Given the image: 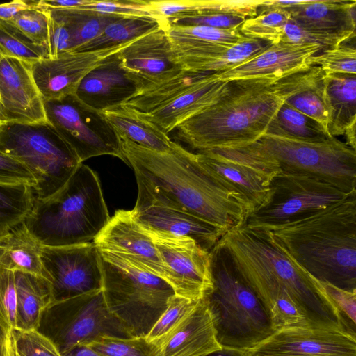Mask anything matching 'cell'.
I'll return each instance as SVG.
<instances>
[{
    "mask_svg": "<svg viewBox=\"0 0 356 356\" xmlns=\"http://www.w3.org/2000/svg\"><path fill=\"white\" fill-rule=\"evenodd\" d=\"M119 137L138 184L135 209L154 205L179 210L224 234L245 223L252 212L248 203L225 188L199 163L195 154L181 145L172 141L170 151L159 152Z\"/></svg>",
    "mask_w": 356,
    "mask_h": 356,
    "instance_id": "cell-1",
    "label": "cell"
},
{
    "mask_svg": "<svg viewBox=\"0 0 356 356\" xmlns=\"http://www.w3.org/2000/svg\"><path fill=\"white\" fill-rule=\"evenodd\" d=\"M315 71L314 66L281 79L231 81L218 102L175 128L176 136L197 152L253 143L267 132L284 102L298 92Z\"/></svg>",
    "mask_w": 356,
    "mask_h": 356,
    "instance_id": "cell-2",
    "label": "cell"
},
{
    "mask_svg": "<svg viewBox=\"0 0 356 356\" xmlns=\"http://www.w3.org/2000/svg\"><path fill=\"white\" fill-rule=\"evenodd\" d=\"M270 232L289 256L313 277L356 291V192Z\"/></svg>",
    "mask_w": 356,
    "mask_h": 356,
    "instance_id": "cell-3",
    "label": "cell"
},
{
    "mask_svg": "<svg viewBox=\"0 0 356 356\" xmlns=\"http://www.w3.org/2000/svg\"><path fill=\"white\" fill-rule=\"evenodd\" d=\"M211 289L202 300L222 348L251 351L274 334L269 312L218 242L209 252Z\"/></svg>",
    "mask_w": 356,
    "mask_h": 356,
    "instance_id": "cell-4",
    "label": "cell"
},
{
    "mask_svg": "<svg viewBox=\"0 0 356 356\" xmlns=\"http://www.w3.org/2000/svg\"><path fill=\"white\" fill-rule=\"evenodd\" d=\"M109 219L99 179L82 163L56 193L35 199L24 222L42 245L56 247L93 241Z\"/></svg>",
    "mask_w": 356,
    "mask_h": 356,
    "instance_id": "cell-5",
    "label": "cell"
},
{
    "mask_svg": "<svg viewBox=\"0 0 356 356\" xmlns=\"http://www.w3.org/2000/svg\"><path fill=\"white\" fill-rule=\"evenodd\" d=\"M218 242L231 256L273 274L284 286L310 327L351 334L339 311L312 275L289 256L271 232L252 229L244 223L228 231Z\"/></svg>",
    "mask_w": 356,
    "mask_h": 356,
    "instance_id": "cell-6",
    "label": "cell"
},
{
    "mask_svg": "<svg viewBox=\"0 0 356 356\" xmlns=\"http://www.w3.org/2000/svg\"><path fill=\"white\" fill-rule=\"evenodd\" d=\"M106 303L134 337H146L175 295L162 278L143 271L123 259L99 250Z\"/></svg>",
    "mask_w": 356,
    "mask_h": 356,
    "instance_id": "cell-7",
    "label": "cell"
},
{
    "mask_svg": "<svg viewBox=\"0 0 356 356\" xmlns=\"http://www.w3.org/2000/svg\"><path fill=\"white\" fill-rule=\"evenodd\" d=\"M0 152L25 165L34 177L36 200L59 191L82 163L49 123L8 124L0 128Z\"/></svg>",
    "mask_w": 356,
    "mask_h": 356,
    "instance_id": "cell-8",
    "label": "cell"
},
{
    "mask_svg": "<svg viewBox=\"0 0 356 356\" xmlns=\"http://www.w3.org/2000/svg\"><path fill=\"white\" fill-rule=\"evenodd\" d=\"M252 145L281 172L316 177L343 192H356V151L336 137L305 140L265 134Z\"/></svg>",
    "mask_w": 356,
    "mask_h": 356,
    "instance_id": "cell-9",
    "label": "cell"
},
{
    "mask_svg": "<svg viewBox=\"0 0 356 356\" xmlns=\"http://www.w3.org/2000/svg\"><path fill=\"white\" fill-rule=\"evenodd\" d=\"M36 330L51 340L62 355L99 337H134L108 309L102 289L54 301L43 312Z\"/></svg>",
    "mask_w": 356,
    "mask_h": 356,
    "instance_id": "cell-10",
    "label": "cell"
},
{
    "mask_svg": "<svg viewBox=\"0 0 356 356\" xmlns=\"http://www.w3.org/2000/svg\"><path fill=\"white\" fill-rule=\"evenodd\" d=\"M349 195L316 177L280 172L273 179L264 202L249 215L245 224L252 229L273 231L312 215Z\"/></svg>",
    "mask_w": 356,
    "mask_h": 356,
    "instance_id": "cell-11",
    "label": "cell"
},
{
    "mask_svg": "<svg viewBox=\"0 0 356 356\" xmlns=\"http://www.w3.org/2000/svg\"><path fill=\"white\" fill-rule=\"evenodd\" d=\"M195 154L199 163L225 188L248 203L252 211L264 202L273 179L281 172L276 162L252 143Z\"/></svg>",
    "mask_w": 356,
    "mask_h": 356,
    "instance_id": "cell-12",
    "label": "cell"
},
{
    "mask_svg": "<svg viewBox=\"0 0 356 356\" xmlns=\"http://www.w3.org/2000/svg\"><path fill=\"white\" fill-rule=\"evenodd\" d=\"M47 122L72 147L81 163L95 156L111 155L127 163L120 138L100 112L76 95L44 100Z\"/></svg>",
    "mask_w": 356,
    "mask_h": 356,
    "instance_id": "cell-13",
    "label": "cell"
},
{
    "mask_svg": "<svg viewBox=\"0 0 356 356\" xmlns=\"http://www.w3.org/2000/svg\"><path fill=\"white\" fill-rule=\"evenodd\" d=\"M40 257L51 283L54 301L102 289L101 255L93 241L66 246L42 245Z\"/></svg>",
    "mask_w": 356,
    "mask_h": 356,
    "instance_id": "cell-14",
    "label": "cell"
},
{
    "mask_svg": "<svg viewBox=\"0 0 356 356\" xmlns=\"http://www.w3.org/2000/svg\"><path fill=\"white\" fill-rule=\"evenodd\" d=\"M143 228L153 240L175 293L202 299L212 288L209 252L191 238Z\"/></svg>",
    "mask_w": 356,
    "mask_h": 356,
    "instance_id": "cell-15",
    "label": "cell"
},
{
    "mask_svg": "<svg viewBox=\"0 0 356 356\" xmlns=\"http://www.w3.org/2000/svg\"><path fill=\"white\" fill-rule=\"evenodd\" d=\"M0 123L1 127L48 123L31 63L13 57L0 59Z\"/></svg>",
    "mask_w": 356,
    "mask_h": 356,
    "instance_id": "cell-16",
    "label": "cell"
},
{
    "mask_svg": "<svg viewBox=\"0 0 356 356\" xmlns=\"http://www.w3.org/2000/svg\"><path fill=\"white\" fill-rule=\"evenodd\" d=\"M93 242L99 250L120 257L168 282L166 270L153 240L136 222L132 211L118 210Z\"/></svg>",
    "mask_w": 356,
    "mask_h": 356,
    "instance_id": "cell-17",
    "label": "cell"
},
{
    "mask_svg": "<svg viewBox=\"0 0 356 356\" xmlns=\"http://www.w3.org/2000/svg\"><path fill=\"white\" fill-rule=\"evenodd\" d=\"M131 42L97 51H67L32 63V75L43 100L75 95L81 80L91 70Z\"/></svg>",
    "mask_w": 356,
    "mask_h": 356,
    "instance_id": "cell-18",
    "label": "cell"
},
{
    "mask_svg": "<svg viewBox=\"0 0 356 356\" xmlns=\"http://www.w3.org/2000/svg\"><path fill=\"white\" fill-rule=\"evenodd\" d=\"M250 352L252 356H356V337L332 329L288 327Z\"/></svg>",
    "mask_w": 356,
    "mask_h": 356,
    "instance_id": "cell-19",
    "label": "cell"
},
{
    "mask_svg": "<svg viewBox=\"0 0 356 356\" xmlns=\"http://www.w3.org/2000/svg\"><path fill=\"white\" fill-rule=\"evenodd\" d=\"M122 66L137 92L170 79L182 71L173 59L165 26L133 40L118 52Z\"/></svg>",
    "mask_w": 356,
    "mask_h": 356,
    "instance_id": "cell-20",
    "label": "cell"
},
{
    "mask_svg": "<svg viewBox=\"0 0 356 356\" xmlns=\"http://www.w3.org/2000/svg\"><path fill=\"white\" fill-rule=\"evenodd\" d=\"M168 37L176 63L183 71L199 74L225 72L255 56L271 44L250 38L235 44H218Z\"/></svg>",
    "mask_w": 356,
    "mask_h": 356,
    "instance_id": "cell-21",
    "label": "cell"
},
{
    "mask_svg": "<svg viewBox=\"0 0 356 356\" xmlns=\"http://www.w3.org/2000/svg\"><path fill=\"white\" fill-rule=\"evenodd\" d=\"M323 51L317 44H298L284 42L268 48L240 65L218 73L225 81L256 78L281 79L312 66L309 58Z\"/></svg>",
    "mask_w": 356,
    "mask_h": 356,
    "instance_id": "cell-22",
    "label": "cell"
},
{
    "mask_svg": "<svg viewBox=\"0 0 356 356\" xmlns=\"http://www.w3.org/2000/svg\"><path fill=\"white\" fill-rule=\"evenodd\" d=\"M229 81L221 80L218 73L204 75L170 102L154 110L140 113L143 118L168 134L181 123L218 102L227 91Z\"/></svg>",
    "mask_w": 356,
    "mask_h": 356,
    "instance_id": "cell-23",
    "label": "cell"
},
{
    "mask_svg": "<svg viewBox=\"0 0 356 356\" xmlns=\"http://www.w3.org/2000/svg\"><path fill=\"white\" fill-rule=\"evenodd\" d=\"M136 92V86L123 69L117 52L81 80L75 95L88 106L102 111L122 104Z\"/></svg>",
    "mask_w": 356,
    "mask_h": 356,
    "instance_id": "cell-24",
    "label": "cell"
},
{
    "mask_svg": "<svg viewBox=\"0 0 356 356\" xmlns=\"http://www.w3.org/2000/svg\"><path fill=\"white\" fill-rule=\"evenodd\" d=\"M132 211L136 222L143 227L188 237L210 252L225 234L219 229L192 214L159 206H147Z\"/></svg>",
    "mask_w": 356,
    "mask_h": 356,
    "instance_id": "cell-25",
    "label": "cell"
},
{
    "mask_svg": "<svg viewBox=\"0 0 356 356\" xmlns=\"http://www.w3.org/2000/svg\"><path fill=\"white\" fill-rule=\"evenodd\" d=\"M156 346V356H202L220 349L203 300Z\"/></svg>",
    "mask_w": 356,
    "mask_h": 356,
    "instance_id": "cell-26",
    "label": "cell"
},
{
    "mask_svg": "<svg viewBox=\"0 0 356 356\" xmlns=\"http://www.w3.org/2000/svg\"><path fill=\"white\" fill-rule=\"evenodd\" d=\"M355 0H306L284 9L302 26L355 35Z\"/></svg>",
    "mask_w": 356,
    "mask_h": 356,
    "instance_id": "cell-27",
    "label": "cell"
},
{
    "mask_svg": "<svg viewBox=\"0 0 356 356\" xmlns=\"http://www.w3.org/2000/svg\"><path fill=\"white\" fill-rule=\"evenodd\" d=\"M325 95L328 111L327 132L331 136L344 135L356 123V74L325 73Z\"/></svg>",
    "mask_w": 356,
    "mask_h": 356,
    "instance_id": "cell-28",
    "label": "cell"
},
{
    "mask_svg": "<svg viewBox=\"0 0 356 356\" xmlns=\"http://www.w3.org/2000/svg\"><path fill=\"white\" fill-rule=\"evenodd\" d=\"M16 327L36 330L45 309L54 301L51 282L37 275L15 271Z\"/></svg>",
    "mask_w": 356,
    "mask_h": 356,
    "instance_id": "cell-29",
    "label": "cell"
},
{
    "mask_svg": "<svg viewBox=\"0 0 356 356\" xmlns=\"http://www.w3.org/2000/svg\"><path fill=\"white\" fill-rule=\"evenodd\" d=\"M99 112L119 136L152 150H170L172 140L168 134L132 108L121 104Z\"/></svg>",
    "mask_w": 356,
    "mask_h": 356,
    "instance_id": "cell-30",
    "label": "cell"
},
{
    "mask_svg": "<svg viewBox=\"0 0 356 356\" xmlns=\"http://www.w3.org/2000/svg\"><path fill=\"white\" fill-rule=\"evenodd\" d=\"M259 1H148L151 15L167 23L204 13L208 10H227L242 13L248 18L257 15Z\"/></svg>",
    "mask_w": 356,
    "mask_h": 356,
    "instance_id": "cell-31",
    "label": "cell"
},
{
    "mask_svg": "<svg viewBox=\"0 0 356 356\" xmlns=\"http://www.w3.org/2000/svg\"><path fill=\"white\" fill-rule=\"evenodd\" d=\"M3 246L4 252L0 257L1 268L49 280L41 261L42 245L29 232L24 222L9 231Z\"/></svg>",
    "mask_w": 356,
    "mask_h": 356,
    "instance_id": "cell-32",
    "label": "cell"
},
{
    "mask_svg": "<svg viewBox=\"0 0 356 356\" xmlns=\"http://www.w3.org/2000/svg\"><path fill=\"white\" fill-rule=\"evenodd\" d=\"M166 24L152 16H122L74 51H97L128 43Z\"/></svg>",
    "mask_w": 356,
    "mask_h": 356,
    "instance_id": "cell-33",
    "label": "cell"
},
{
    "mask_svg": "<svg viewBox=\"0 0 356 356\" xmlns=\"http://www.w3.org/2000/svg\"><path fill=\"white\" fill-rule=\"evenodd\" d=\"M266 133L305 140H323L332 137L317 121L285 102L279 108Z\"/></svg>",
    "mask_w": 356,
    "mask_h": 356,
    "instance_id": "cell-34",
    "label": "cell"
},
{
    "mask_svg": "<svg viewBox=\"0 0 356 356\" xmlns=\"http://www.w3.org/2000/svg\"><path fill=\"white\" fill-rule=\"evenodd\" d=\"M35 201L33 187L0 183V231H9L24 221Z\"/></svg>",
    "mask_w": 356,
    "mask_h": 356,
    "instance_id": "cell-35",
    "label": "cell"
},
{
    "mask_svg": "<svg viewBox=\"0 0 356 356\" xmlns=\"http://www.w3.org/2000/svg\"><path fill=\"white\" fill-rule=\"evenodd\" d=\"M316 67L309 81L284 102L317 121L327 131L328 111L323 80L325 72Z\"/></svg>",
    "mask_w": 356,
    "mask_h": 356,
    "instance_id": "cell-36",
    "label": "cell"
},
{
    "mask_svg": "<svg viewBox=\"0 0 356 356\" xmlns=\"http://www.w3.org/2000/svg\"><path fill=\"white\" fill-rule=\"evenodd\" d=\"M64 19L72 35V49L75 51L83 44L98 36L111 22L120 15H106L81 9L54 10Z\"/></svg>",
    "mask_w": 356,
    "mask_h": 356,
    "instance_id": "cell-37",
    "label": "cell"
},
{
    "mask_svg": "<svg viewBox=\"0 0 356 356\" xmlns=\"http://www.w3.org/2000/svg\"><path fill=\"white\" fill-rule=\"evenodd\" d=\"M288 11L280 8H265L261 5L257 16L246 19L239 28L245 37L275 44L280 42L284 27L290 19Z\"/></svg>",
    "mask_w": 356,
    "mask_h": 356,
    "instance_id": "cell-38",
    "label": "cell"
},
{
    "mask_svg": "<svg viewBox=\"0 0 356 356\" xmlns=\"http://www.w3.org/2000/svg\"><path fill=\"white\" fill-rule=\"evenodd\" d=\"M0 54L33 63L49 58L47 49L32 42L7 22L0 20Z\"/></svg>",
    "mask_w": 356,
    "mask_h": 356,
    "instance_id": "cell-39",
    "label": "cell"
},
{
    "mask_svg": "<svg viewBox=\"0 0 356 356\" xmlns=\"http://www.w3.org/2000/svg\"><path fill=\"white\" fill-rule=\"evenodd\" d=\"M99 356H156V346L145 337H99L84 345Z\"/></svg>",
    "mask_w": 356,
    "mask_h": 356,
    "instance_id": "cell-40",
    "label": "cell"
},
{
    "mask_svg": "<svg viewBox=\"0 0 356 356\" xmlns=\"http://www.w3.org/2000/svg\"><path fill=\"white\" fill-rule=\"evenodd\" d=\"M355 38V35L348 33L310 29L290 18L283 29L280 42L298 44H317L325 51Z\"/></svg>",
    "mask_w": 356,
    "mask_h": 356,
    "instance_id": "cell-41",
    "label": "cell"
},
{
    "mask_svg": "<svg viewBox=\"0 0 356 356\" xmlns=\"http://www.w3.org/2000/svg\"><path fill=\"white\" fill-rule=\"evenodd\" d=\"M199 300H192L176 294L171 296L165 309L146 335L147 340L158 345L184 320Z\"/></svg>",
    "mask_w": 356,
    "mask_h": 356,
    "instance_id": "cell-42",
    "label": "cell"
},
{
    "mask_svg": "<svg viewBox=\"0 0 356 356\" xmlns=\"http://www.w3.org/2000/svg\"><path fill=\"white\" fill-rule=\"evenodd\" d=\"M166 33L170 37L184 38L201 42L235 44L245 40L238 29H218L204 26H176L167 24Z\"/></svg>",
    "mask_w": 356,
    "mask_h": 356,
    "instance_id": "cell-43",
    "label": "cell"
},
{
    "mask_svg": "<svg viewBox=\"0 0 356 356\" xmlns=\"http://www.w3.org/2000/svg\"><path fill=\"white\" fill-rule=\"evenodd\" d=\"M32 42L49 51V15L41 8H31L18 13L8 21Z\"/></svg>",
    "mask_w": 356,
    "mask_h": 356,
    "instance_id": "cell-44",
    "label": "cell"
},
{
    "mask_svg": "<svg viewBox=\"0 0 356 356\" xmlns=\"http://www.w3.org/2000/svg\"><path fill=\"white\" fill-rule=\"evenodd\" d=\"M309 65L318 66L325 73L356 74V49L355 45H340L323 51L309 58Z\"/></svg>",
    "mask_w": 356,
    "mask_h": 356,
    "instance_id": "cell-45",
    "label": "cell"
},
{
    "mask_svg": "<svg viewBox=\"0 0 356 356\" xmlns=\"http://www.w3.org/2000/svg\"><path fill=\"white\" fill-rule=\"evenodd\" d=\"M17 356H63L54 343L36 330L10 332Z\"/></svg>",
    "mask_w": 356,
    "mask_h": 356,
    "instance_id": "cell-46",
    "label": "cell"
},
{
    "mask_svg": "<svg viewBox=\"0 0 356 356\" xmlns=\"http://www.w3.org/2000/svg\"><path fill=\"white\" fill-rule=\"evenodd\" d=\"M248 17L240 13L227 10H208L191 17L171 21L176 26H204L218 29H238Z\"/></svg>",
    "mask_w": 356,
    "mask_h": 356,
    "instance_id": "cell-47",
    "label": "cell"
},
{
    "mask_svg": "<svg viewBox=\"0 0 356 356\" xmlns=\"http://www.w3.org/2000/svg\"><path fill=\"white\" fill-rule=\"evenodd\" d=\"M313 278L321 290L339 311L350 331L355 335L356 291L344 290Z\"/></svg>",
    "mask_w": 356,
    "mask_h": 356,
    "instance_id": "cell-48",
    "label": "cell"
},
{
    "mask_svg": "<svg viewBox=\"0 0 356 356\" xmlns=\"http://www.w3.org/2000/svg\"><path fill=\"white\" fill-rule=\"evenodd\" d=\"M76 9L120 16H152L148 10V1L142 0H89Z\"/></svg>",
    "mask_w": 356,
    "mask_h": 356,
    "instance_id": "cell-49",
    "label": "cell"
},
{
    "mask_svg": "<svg viewBox=\"0 0 356 356\" xmlns=\"http://www.w3.org/2000/svg\"><path fill=\"white\" fill-rule=\"evenodd\" d=\"M0 324L8 331L16 327L14 271L0 267Z\"/></svg>",
    "mask_w": 356,
    "mask_h": 356,
    "instance_id": "cell-50",
    "label": "cell"
},
{
    "mask_svg": "<svg viewBox=\"0 0 356 356\" xmlns=\"http://www.w3.org/2000/svg\"><path fill=\"white\" fill-rule=\"evenodd\" d=\"M47 10L49 15V58L71 51L72 49V32L62 16L54 10Z\"/></svg>",
    "mask_w": 356,
    "mask_h": 356,
    "instance_id": "cell-51",
    "label": "cell"
},
{
    "mask_svg": "<svg viewBox=\"0 0 356 356\" xmlns=\"http://www.w3.org/2000/svg\"><path fill=\"white\" fill-rule=\"evenodd\" d=\"M0 183L26 184L33 187L36 181L29 169L22 163L0 152Z\"/></svg>",
    "mask_w": 356,
    "mask_h": 356,
    "instance_id": "cell-52",
    "label": "cell"
},
{
    "mask_svg": "<svg viewBox=\"0 0 356 356\" xmlns=\"http://www.w3.org/2000/svg\"><path fill=\"white\" fill-rule=\"evenodd\" d=\"M31 8H39L38 1L14 0L8 3H0V20L10 21L18 13Z\"/></svg>",
    "mask_w": 356,
    "mask_h": 356,
    "instance_id": "cell-53",
    "label": "cell"
},
{
    "mask_svg": "<svg viewBox=\"0 0 356 356\" xmlns=\"http://www.w3.org/2000/svg\"><path fill=\"white\" fill-rule=\"evenodd\" d=\"M202 356H252L250 351L221 348Z\"/></svg>",
    "mask_w": 356,
    "mask_h": 356,
    "instance_id": "cell-54",
    "label": "cell"
},
{
    "mask_svg": "<svg viewBox=\"0 0 356 356\" xmlns=\"http://www.w3.org/2000/svg\"><path fill=\"white\" fill-rule=\"evenodd\" d=\"M10 332L0 324V356H8V341Z\"/></svg>",
    "mask_w": 356,
    "mask_h": 356,
    "instance_id": "cell-55",
    "label": "cell"
},
{
    "mask_svg": "<svg viewBox=\"0 0 356 356\" xmlns=\"http://www.w3.org/2000/svg\"><path fill=\"white\" fill-rule=\"evenodd\" d=\"M63 356H99L86 346H79Z\"/></svg>",
    "mask_w": 356,
    "mask_h": 356,
    "instance_id": "cell-56",
    "label": "cell"
},
{
    "mask_svg": "<svg viewBox=\"0 0 356 356\" xmlns=\"http://www.w3.org/2000/svg\"><path fill=\"white\" fill-rule=\"evenodd\" d=\"M355 129L356 123L353 124L347 128L344 133V136H346V144L354 150H355L356 147Z\"/></svg>",
    "mask_w": 356,
    "mask_h": 356,
    "instance_id": "cell-57",
    "label": "cell"
},
{
    "mask_svg": "<svg viewBox=\"0 0 356 356\" xmlns=\"http://www.w3.org/2000/svg\"><path fill=\"white\" fill-rule=\"evenodd\" d=\"M8 356H17L16 353L14 349V347H13V345L11 334L10 335V338H9V341H8Z\"/></svg>",
    "mask_w": 356,
    "mask_h": 356,
    "instance_id": "cell-58",
    "label": "cell"
},
{
    "mask_svg": "<svg viewBox=\"0 0 356 356\" xmlns=\"http://www.w3.org/2000/svg\"><path fill=\"white\" fill-rule=\"evenodd\" d=\"M9 231H0V246L5 245Z\"/></svg>",
    "mask_w": 356,
    "mask_h": 356,
    "instance_id": "cell-59",
    "label": "cell"
},
{
    "mask_svg": "<svg viewBox=\"0 0 356 356\" xmlns=\"http://www.w3.org/2000/svg\"><path fill=\"white\" fill-rule=\"evenodd\" d=\"M4 252V246H0V257L2 256Z\"/></svg>",
    "mask_w": 356,
    "mask_h": 356,
    "instance_id": "cell-60",
    "label": "cell"
},
{
    "mask_svg": "<svg viewBox=\"0 0 356 356\" xmlns=\"http://www.w3.org/2000/svg\"><path fill=\"white\" fill-rule=\"evenodd\" d=\"M253 356H268V355H253Z\"/></svg>",
    "mask_w": 356,
    "mask_h": 356,
    "instance_id": "cell-61",
    "label": "cell"
},
{
    "mask_svg": "<svg viewBox=\"0 0 356 356\" xmlns=\"http://www.w3.org/2000/svg\"><path fill=\"white\" fill-rule=\"evenodd\" d=\"M3 56H1V54H0V59L2 58ZM1 127V123H0V128Z\"/></svg>",
    "mask_w": 356,
    "mask_h": 356,
    "instance_id": "cell-62",
    "label": "cell"
}]
</instances>
